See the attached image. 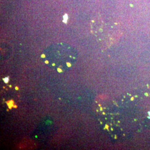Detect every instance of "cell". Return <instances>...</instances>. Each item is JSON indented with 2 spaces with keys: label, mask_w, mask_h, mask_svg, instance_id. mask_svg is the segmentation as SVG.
<instances>
[{
  "label": "cell",
  "mask_w": 150,
  "mask_h": 150,
  "mask_svg": "<svg viewBox=\"0 0 150 150\" xmlns=\"http://www.w3.org/2000/svg\"><path fill=\"white\" fill-rule=\"evenodd\" d=\"M42 57L48 66L62 71L68 70L73 66L77 57V52L67 43H55L44 51Z\"/></svg>",
  "instance_id": "2"
},
{
  "label": "cell",
  "mask_w": 150,
  "mask_h": 150,
  "mask_svg": "<svg viewBox=\"0 0 150 150\" xmlns=\"http://www.w3.org/2000/svg\"><path fill=\"white\" fill-rule=\"evenodd\" d=\"M134 98L110 99L100 102L97 108L100 124L115 139L123 138L137 129V110Z\"/></svg>",
  "instance_id": "1"
}]
</instances>
